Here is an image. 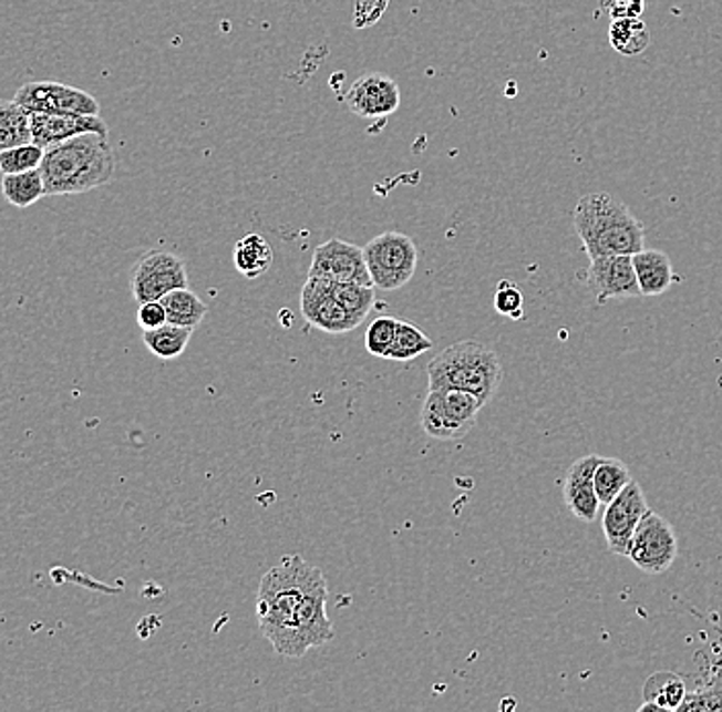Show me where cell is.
I'll use <instances>...</instances> for the list:
<instances>
[{"label":"cell","instance_id":"obj_1","mask_svg":"<svg viewBox=\"0 0 722 712\" xmlns=\"http://www.w3.org/2000/svg\"><path fill=\"white\" fill-rule=\"evenodd\" d=\"M329 587L319 567L300 555L279 560L257 589V625L281 657H305L334 639L327 616Z\"/></svg>","mask_w":722,"mask_h":712},{"label":"cell","instance_id":"obj_2","mask_svg":"<svg viewBox=\"0 0 722 712\" xmlns=\"http://www.w3.org/2000/svg\"><path fill=\"white\" fill-rule=\"evenodd\" d=\"M48 196H76L113 182L115 153L107 136L79 134L45 148L42 165Z\"/></svg>","mask_w":722,"mask_h":712},{"label":"cell","instance_id":"obj_3","mask_svg":"<svg viewBox=\"0 0 722 712\" xmlns=\"http://www.w3.org/2000/svg\"><path fill=\"white\" fill-rule=\"evenodd\" d=\"M573 226L589 259L635 255L644 249V226L622 199L606 192L587 194L573 211Z\"/></svg>","mask_w":722,"mask_h":712},{"label":"cell","instance_id":"obj_4","mask_svg":"<svg viewBox=\"0 0 722 712\" xmlns=\"http://www.w3.org/2000/svg\"><path fill=\"white\" fill-rule=\"evenodd\" d=\"M430 391H464L483 405L499 391L503 365L499 355L481 341H458L427 363Z\"/></svg>","mask_w":722,"mask_h":712},{"label":"cell","instance_id":"obj_5","mask_svg":"<svg viewBox=\"0 0 722 712\" xmlns=\"http://www.w3.org/2000/svg\"><path fill=\"white\" fill-rule=\"evenodd\" d=\"M363 255L372 283L380 290H399L417 271V245L403 233H382L363 247Z\"/></svg>","mask_w":722,"mask_h":712},{"label":"cell","instance_id":"obj_6","mask_svg":"<svg viewBox=\"0 0 722 712\" xmlns=\"http://www.w3.org/2000/svg\"><path fill=\"white\" fill-rule=\"evenodd\" d=\"M483 403L464 391H430L421 409V427L442 442L462 440L476 425Z\"/></svg>","mask_w":722,"mask_h":712},{"label":"cell","instance_id":"obj_7","mask_svg":"<svg viewBox=\"0 0 722 712\" xmlns=\"http://www.w3.org/2000/svg\"><path fill=\"white\" fill-rule=\"evenodd\" d=\"M628 559L649 575L666 572L678 559V538L666 517L649 509L640 519L628 546Z\"/></svg>","mask_w":722,"mask_h":712},{"label":"cell","instance_id":"obj_8","mask_svg":"<svg viewBox=\"0 0 722 712\" xmlns=\"http://www.w3.org/2000/svg\"><path fill=\"white\" fill-rule=\"evenodd\" d=\"M130 286L132 296L142 305L161 300L177 288H187L189 276L183 259L175 252L154 249L140 257L138 264L132 269Z\"/></svg>","mask_w":722,"mask_h":712},{"label":"cell","instance_id":"obj_9","mask_svg":"<svg viewBox=\"0 0 722 712\" xmlns=\"http://www.w3.org/2000/svg\"><path fill=\"white\" fill-rule=\"evenodd\" d=\"M649 509L651 507L647 503L644 491L640 489L635 478L606 505L601 516V528L611 555H620V557L628 555L632 534Z\"/></svg>","mask_w":722,"mask_h":712},{"label":"cell","instance_id":"obj_10","mask_svg":"<svg viewBox=\"0 0 722 712\" xmlns=\"http://www.w3.org/2000/svg\"><path fill=\"white\" fill-rule=\"evenodd\" d=\"M308 278H319L331 283L374 286L363 249L341 238H331L314 249Z\"/></svg>","mask_w":722,"mask_h":712},{"label":"cell","instance_id":"obj_11","mask_svg":"<svg viewBox=\"0 0 722 712\" xmlns=\"http://www.w3.org/2000/svg\"><path fill=\"white\" fill-rule=\"evenodd\" d=\"M14 101L23 105L28 112L79 113V115L101 113V105L91 93L54 81L25 83L14 93Z\"/></svg>","mask_w":722,"mask_h":712},{"label":"cell","instance_id":"obj_12","mask_svg":"<svg viewBox=\"0 0 722 712\" xmlns=\"http://www.w3.org/2000/svg\"><path fill=\"white\" fill-rule=\"evenodd\" d=\"M585 283L589 292L596 296L598 305H606L616 298L625 300L640 296L632 255H606L589 259Z\"/></svg>","mask_w":722,"mask_h":712},{"label":"cell","instance_id":"obj_13","mask_svg":"<svg viewBox=\"0 0 722 712\" xmlns=\"http://www.w3.org/2000/svg\"><path fill=\"white\" fill-rule=\"evenodd\" d=\"M331 281L308 278L300 296V307L306 321L312 327L331 336H343L358 329V324L345 312V308L337 302Z\"/></svg>","mask_w":722,"mask_h":712},{"label":"cell","instance_id":"obj_14","mask_svg":"<svg viewBox=\"0 0 722 712\" xmlns=\"http://www.w3.org/2000/svg\"><path fill=\"white\" fill-rule=\"evenodd\" d=\"M401 105V89L386 74H363L348 91L349 112L363 120L389 117Z\"/></svg>","mask_w":722,"mask_h":712},{"label":"cell","instance_id":"obj_15","mask_svg":"<svg viewBox=\"0 0 722 712\" xmlns=\"http://www.w3.org/2000/svg\"><path fill=\"white\" fill-rule=\"evenodd\" d=\"M31 136L43 151L58 142L69 141L79 134H103L110 136V127L101 115H79V113L29 112Z\"/></svg>","mask_w":722,"mask_h":712},{"label":"cell","instance_id":"obj_16","mask_svg":"<svg viewBox=\"0 0 722 712\" xmlns=\"http://www.w3.org/2000/svg\"><path fill=\"white\" fill-rule=\"evenodd\" d=\"M599 461H601L599 454H587L584 458L573 462L563 485L565 503L570 514L585 524L596 522L601 507L594 485V473L598 468Z\"/></svg>","mask_w":722,"mask_h":712},{"label":"cell","instance_id":"obj_17","mask_svg":"<svg viewBox=\"0 0 722 712\" xmlns=\"http://www.w3.org/2000/svg\"><path fill=\"white\" fill-rule=\"evenodd\" d=\"M640 296H661L673 286V266L667 252L642 249L632 255Z\"/></svg>","mask_w":722,"mask_h":712},{"label":"cell","instance_id":"obj_18","mask_svg":"<svg viewBox=\"0 0 722 712\" xmlns=\"http://www.w3.org/2000/svg\"><path fill=\"white\" fill-rule=\"evenodd\" d=\"M235 266L247 280H257L274 264V249L261 235H247L235 245Z\"/></svg>","mask_w":722,"mask_h":712},{"label":"cell","instance_id":"obj_19","mask_svg":"<svg viewBox=\"0 0 722 712\" xmlns=\"http://www.w3.org/2000/svg\"><path fill=\"white\" fill-rule=\"evenodd\" d=\"M161 302L167 312V322L179 324V327L192 329V331H195L208 314V305L189 288H177V290L168 292L167 296H163Z\"/></svg>","mask_w":722,"mask_h":712},{"label":"cell","instance_id":"obj_20","mask_svg":"<svg viewBox=\"0 0 722 712\" xmlns=\"http://www.w3.org/2000/svg\"><path fill=\"white\" fill-rule=\"evenodd\" d=\"M0 187H2V196L7 197V202L13 204L14 208H29L48 196L40 168L2 175Z\"/></svg>","mask_w":722,"mask_h":712},{"label":"cell","instance_id":"obj_21","mask_svg":"<svg viewBox=\"0 0 722 712\" xmlns=\"http://www.w3.org/2000/svg\"><path fill=\"white\" fill-rule=\"evenodd\" d=\"M608 35H610L611 48L626 58L639 56L651 43V33L642 17L611 21Z\"/></svg>","mask_w":722,"mask_h":712},{"label":"cell","instance_id":"obj_22","mask_svg":"<svg viewBox=\"0 0 722 712\" xmlns=\"http://www.w3.org/2000/svg\"><path fill=\"white\" fill-rule=\"evenodd\" d=\"M642 694L647 702H654L661 711H680L688 696V688L680 675L671 671H659L647 680Z\"/></svg>","mask_w":722,"mask_h":712},{"label":"cell","instance_id":"obj_23","mask_svg":"<svg viewBox=\"0 0 722 712\" xmlns=\"http://www.w3.org/2000/svg\"><path fill=\"white\" fill-rule=\"evenodd\" d=\"M33 142L29 112L17 101H0V153Z\"/></svg>","mask_w":722,"mask_h":712},{"label":"cell","instance_id":"obj_24","mask_svg":"<svg viewBox=\"0 0 722 712\" xmlns=\"http://www.w3.org/2000/svg\"><path fill=\"white\" fill-rule=\"evenodd\" d=\"M192 336H194L192 329H185V327L173 324V322H165L158 329L144 331L142 339H144V345L156 358H161V360H175V358H179L183 351L187 350V345L192 341Z\"/></svg>","mask_w":722,"mask_h":712},{"label":"cell","instance_id":"obj_25","mask_svg":"<svg viewBox=\"0 0 722 712\" xmlns=\"http://www.w3.org/2000/svg\"><path fill=\"white\" fill-rule=\"evenodd\" d=\"M431 348H433V341L427 337V333H423L413 322L399 321L394 341H392L384 360L411 362L419 355H423L425 351H430Z\"/></svg>","mask_w":722,"mask_h":712},{"label":"cell","instance_id":"obj_26","mask_svg":"<svg viewBox=\"0 0 722 712\" xmlns=\"http://www.w3.org/2000/svg\"><path fill=\"white\" fill-rule=\"evenodd\" d=\"M630 481H632V475L625 462L601 456L598 468L594 473V485H596V493H598L601 505H608Z\"/></svg>","mask_w":722,"mask_h":712},{"label":"cell","instance_id":"obj_27","mask_svg":"<svg viewBox=\"0 0 722 712\" xmlns=\"http://www.w3.org/2000/svg\"><path fill=\"white\" fill-rule=\"evenodd\" d=\"M334 298L345 308L349 317L360 327L374 307V286L363 283H334Z\"/></svg>","mask_w":722,"mask_h":712},{"label":"cell","instance_id":"obj_28","mask_svg":"<svg viewBox=\"0 0 722 712\" xmlns=\"http://www.w3.org/2000/svg\"><path fill=\"white\" fill-rule=\"evenodd\" d=\"M42 146H38L35 142H28L21 146H13L0 153V171L2 175H11V173H23V171H31V168H40L43 161Z\"/></svg>","mask_w":722,"mask_h":712},{"label":"cell","instance_id":"obj_29","mask_svg":"<svg viewBox=\"0 0 722 712\" xmlns=\"http://www.w3.org/2000/svg\"><path fill=\"white\" fill-rule=\"evenodd\" d=\"M396 324H399V319H394V317H378V319H374L372 324L368 327V333H365V350H368V353H372L375 358H386L390 345L394 341Z\"/></svg>","mask_w":722,"mask_h":712},{"label":"cell","instance_id":"obj_30","mask_svg":"<svg viewBox=\"0 0 722 712\" xmlns=\"http://www.w3.org/2000/svg\"><path fill=\"white\" fill-rule=\"evenodd\" d=\"M495 310L514 321H519L524 317V293L514 281H499L495 292Z\"/></svg>","mask_w":722,"mask_h":712},{"label":"cell","instance_id":"obj_31","mask_svg":"<svg viewBox=\"0 0 722 712\" xmlns=\"http://www.w3.org/2000/svg\"><path fill=\"white\" fill-rule=\"evenodd\" d=\"M681 712H712L722 711V684L706 685L695 692H688V696L680 706Z\"/></svg>","mask_w":722,"mask_h":712},{"label":"cell","instance_id":"obj_32","mask_svg":"<svg viewBox=\"0 0 722 712\" xmlns=\"http://www.w3.org/2000/svg\"><path fill=\"white\" fill-rule=\"evenodd\" d=\"M136 321H138L142 331H153V329L163 327L167 322V312H165L163 302L161 300L142 302L138 308V314H136Z\"/></svg>","mask_w":722,"mask_h":712},{"label":"cell","instance_id":"obj_33","mask_svg":"<svg viewBox=\"0 0 722 712\" xmlns=\"http://www.w3.org/2000/svg\"><path fill=\"white\" fill-rule=\"evenodd\" d=\"M601 7L610 14L611 21L642 17L644 13V0H601Z\"/></svg>","mask_w":722,"mask_h":712}]
</instances>
